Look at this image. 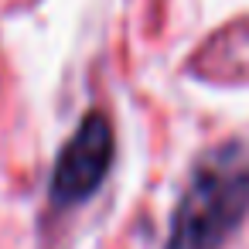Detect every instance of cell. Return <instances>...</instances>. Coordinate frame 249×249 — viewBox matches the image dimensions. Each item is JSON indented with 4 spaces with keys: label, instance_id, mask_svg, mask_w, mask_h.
Returning a JSON list of instances; mask_svg holds the SVG:
<instances>
[{
    "label": "cell",
    "instance_id": "obj_1",
    "mask_svg": "<svg viewBox=\"0 0 249 249\" xmlns=\"http://www.w3.org/2000/svg\"><path fill=\"white\" fill-rule=\"evenodd\" d=\"M249 215V137L205 150L174 205L164 249H222Z\"/></svg>",
    "mask_w": 249,
    "mask_h": 249
},
{
    "label": "cell",
    "instance_id": "obj_2",
    "mask_svg": "<svg viewBox=\"0 0 249 249\" xmlns=\"http://www.w3.org/2000/svg\"><path fill=\"white\" fill-rule=\"evenodd\" d=\"M113 154H116V137H113L109 116L103 109H89L75 126V133L69 137V143L58 150V160L48 181L52 205L72 208L89 201L106 181L113 167Z\"/></svg>",
    "mask_w": 249,
    "mask_h": 249
}]
</instances>
